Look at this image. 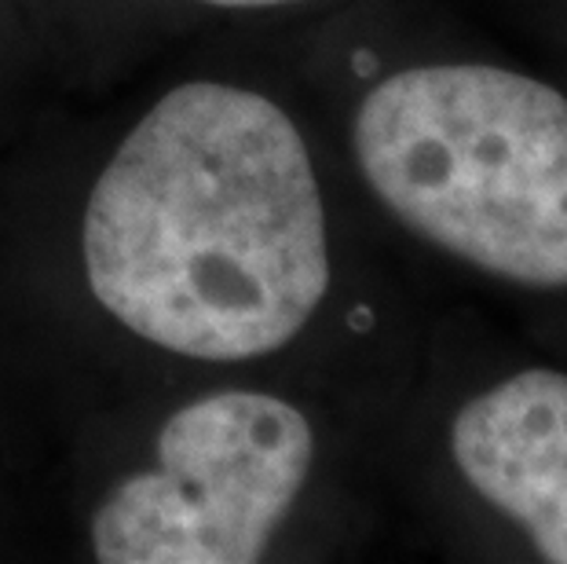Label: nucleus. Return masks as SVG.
Listing matches in <instances>:
<instances>
[{
	"mask_svg": "<svg viewBox=\"0 0 567 564\" xmlns=\"http://www.w3.org/2000/svg\"><path fill=\"white\" fill-rule=\"evenodd\" d=\"M84 271L117 322L168 352L231 363L289 345L330 286L297 125L249 89H173L95 180Z\"/></svg>",
	"mask_w": 567,
	"mask_h": 564,
	"instance_id": "nucleus-1",
	"label": "nucleus"
},
{
	"mask_svg": "<svg viewBox=\"0 0 567 564\" xmlns=\"http://www.w3.org/2000/svg\"><path fill=\"white\" fill-rule=\"evenodd\" d=\"M355 158L410 232L498 279L567 286V100L498 66L384 78Z\"/></svg>",
	"mask_w": 567,
	"mask_h": 564,
	"instance_id": "nucleus-2",
	"label": "nucleus"
},
{
	"mask_svg": "<svg viewBox=\"0 0 567 564\" xmlns=\"http://www.w3.org/2000/svg\"><path fill=\"white\" fill-rule=\"evenodd\" d=\"M316 437L293 403L216 392L165 422L158 465L136 473L92 517L106 564H249L305 488Z\"/></svg>",
	"mask_w": 567,
	"mask_h": 564,
	"instance_id": "nucleus-3",
	"label": "nucleus"
},
{
	"mask_svg": "<svg viewBox=\"0 0 567 564\" xmlns=\"http://www.w3.org/2000/svg\"><path fill=\"white\" fill-rule=\"evenodd\" d=\"M454 462L491 506L567 564V375L524 370L468 400L451 429Z\"/></svg>",
	"mask_w": 567,
	"mask_h": 564,
	"instance_id": "nucleus-4",
	"label": "nucleus"
},
{
	"mask_svg": "<svg viewBox=\"0 0 567 564\" xmlns=\"http://www.w3.org/2000/svg\"><path fill=\"white\" fill-rule=\"evenodd\" d=\"M209 4H227V8H268V4H289V0H209Z\"/></svg>",
	"mask_w": 567,
	"mask_h": 564,
	"instance_id": "nucleus-5",
	"label": "nucleus"
},
{
	"mask_svg": "<svg viewBox=\"0 0 567 564\" xmlns=\"http://www.w3.org/2000/svg\"><path fill=\"white\" fill-rule=\"evenodd\" d=\"M355 74H373L378 70V63H373V55H367V52H355Z\"/></svg>",
	"mask_w": 567,
	"mask_h": 564,
	"instance_id": "nucleus-6",
	"label": "nucleus"
}]
</instances>
